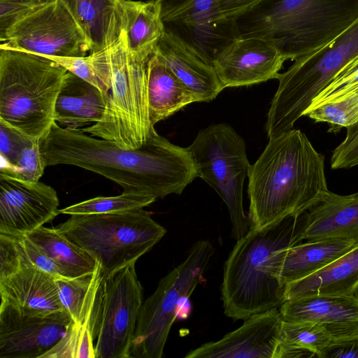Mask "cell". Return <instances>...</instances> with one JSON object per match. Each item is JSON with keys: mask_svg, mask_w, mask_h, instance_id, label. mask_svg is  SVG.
Returning <instances> with one entry per match:
<instances>
[{"mask_svg": "<svg viewBox=\"0 0 358 358\" xmlns=\"http://www.w3.org/2000/svg\"><path fill=\"white\" fill-rule=\"evenodd\" d=\"M45 167L39 141H32L21 151L13 165L1 166L0 173L24 181L38 182Z\"/></svg>", "mask_w": 358, "mask_h": 358, "instance_id": "obj_34", "label": "cell"}, {"mask_svg": "<svg viewBox=\"0 0 358 358\" xmlns=\"http://www.w3.org/2000/svg\"><path fill=\"white\" fill-rule=\"evenodd\" d=\"M11 237L17 252L25 260L55 278H62L54 263L25 235Z\"/></svg>", "mask_w": 358, "mask_h": 358, "instance_id": "obj_39", "label": "cell"}, {"mask_svg": "<svg viewBox=\"0 0 358 358\" xmlns=\"http://www.w3.org/2000/svg\"><path fill=\"white\" fill-rule=\"evenodd\" d=\"M1 303L26 314L64 310L55 278L36 268L17 252L10 236L0 234Z\"/></svg>", "mask_w": 358, "mask_h": 358, "instance_id": "obj_14", "label": "cell"}, {"mask_svg": "<svg viewBox=\"0 0 358 358\" xmlns=\"http://www.w3.org/2000/svg\"><path fill=\"white\" fill-rule=\"evenodd\" d=\"M122 5L129 57L148 62L164 32L159 6L155 0H122Z\"/></svg>", "mask_w": 358, "mask_h": 358, "instance_id": "obj_27", "label": "cell"}, {"mask_svg": "<svg viewBox=\"0 0 358 358\" xmlns=\"http://www.w3.org/2000/svg\"><path fill=\"white\" fill-rule=\"evenodd\" d=\"M358 55V19L327 46L301 57L277 78L268 110L271 119L292 129L338 71Z\"/></svg>", "mask_w": 358, "mask_h": 358, "instance_id": "obj_9", "label": "cell"}, {"mask_svg": "<svg viewBox=\"0 0 358 358\" xmlns=\"http://www.w3.org/2000/svg\"><path fill=\"white\" fill-rule=\"evenodd\" d=\"M248 177L251 228L300 216L329 192L324 157L299 129L270 138Z\"/></svg>", "mask_w": 358, "mask_h": 358, "instance_id": "obj_2", "label": "cell"}, {"mask_svg": "<svg viewBox=\"0 0 358 358\" xmlns=\"http://www.w3.org/2000/svg\"><path fill=\"white\" fill-rule=\"evenodd\" d=\"M45 2L52 1V0H43Z\"/></svg>", "mask_w": 358, "mask_h": 358, "instance_id": "obj_42", "label": "cell"}, {"mask_svg": "<svg viewBox=\"0 0 358 358\" xmlns=\"http://www.w3.org/2000/svg\"><path fill=\"white\" fill-rule=\"evenodd\" d=\"M303 215L262 228L252 227L236 241L224 264L221 299L234 320L280 308L286 286L279 278L284 251L301 243Z\"/></svg>", "mask_w": 358, "mask_h": 358, "instance_id": "obj_3", "label": "cell"}, {"mask_svg": "<svg viewBox=\"0 0 358 358\" xmlns=\"http://www.w3.org/2000/svg\"><path fill=\"white\" fill-rule=\"evenodd\" d=\"M358 243L343 239L307 241L287 248L282 257L279 278L287 284L304 278L335 259H338Z\"/></svg>", "mask_w": 358, "mask_h": 358, "instance_id": "obj_28", "label": "cell"}, {"mask_svg": "<svg viewBox=\"0 0 358 358\" xmlns=\"http://www.w3.org/2000/svg\"><path fill=\"white\" fill-rule=\"evenodd\" d=\"M55 228L99 264L103 278L136 263L166 233L143 208L120 213L71 215Z\"/></svg>", "mask_w": 358, "mask_h": 358, "instance_id": "obj_6", "label": "cell"}, {"mask_svg": "<svg viewBox=\"0 0 358 358\" xmlns=\"http://www.w3.org/2000/svg\"><path fill=\"white\" fill-rule=\"evenodd\" d=\"M109 94L68 71L55 107V120L66 127L99 122L106 111Z\"/></svg>", "mask_w": 358, "mask_h": 358, "instance_id": "obj_23", "label": "cell"}, {"mask_svg": "<svg viewBox=\"0 0 358 358\" xmlns=\"http://www.w3.org/2000/svg\"><path fill=\"white\" fill-rule=\"evenodd\" d=\"M103 278L97 263L78 317L71 320L64 337L43 358H95V329Z\"/></svg>", "mask_w": 358, "mask_h": 358, "instance_id": "obj_26", "label": "cell"}, {"mask_svg": "<svg viewBox=\"0 0 358 358\" xmlns=\"http://www.w3.org/2000/svg\"><path fill=\"white\" fill-rule=\"evenodd\" d=\"M279 310L283 321L321 325L332 341L358 337V293L287 300Z\"/></svg>", "mask_w": 358, "mask_h": 358, "instance_id": "obj_19", "label": "cell"}, {"mask_svg": "<svg viewBox=\"0 0 358 358\" xmlns=\"http://www.w3.org/2000/svg\"><path fill=\"white\" fill-rule=\"evenodd\" d=\"M59 205L57 192L50 185L0 173V234H29L54 220Z\"/></svg>", "mask_w": 358, "mask_h": 358, "instance_id": "obj_16", "label": "cell"}, {"mask_svg": "<svg viewBox=\"0 0 358 358\" xmlns=\"http://www.w3.org/2000/svg\"><path fill=\"white\" fill-rule=\"evenodd\" d=\"M237 329L187 353L185 358H276L283 322L280 310L252 315Z\"/></svg>", "mask_w": 358, "mask_h": 358, "instance_id": "obj_18", "label": "cell"}, {"mask_svg": "<svg viewBox=\"0 0 358 358\" xmlns=\"http://www.w3.org/2000/svg\"><path fill=\"white\" fill-rule=\"evenodd\" d=\"M331 341L328 331L318 324L311 322H282L280 344L285 347L307 350L321 358Z\"/></svg>", "mask_w": 358, "mask_h": 358, "instance_id": "obj_33", "label": "cell"}, {"mask_svg": "<svg viewBox=\"0 0 358 358\" xmlns=\"http://www.w3.org/2000/svg\"><path fill=\"white\" fill-rule=\"evenodd\" d=\"M85 32L90 52L113 44L123 30L122 0H62Z\"/></svg>", "mask_w": 358, "mask_h": 358, "instance_id": "obj_25", "label": "cell"}, {"mask_svg": "<svg viewBox=\"0 0 358 358\" xmlns=\"http://www.w3.org/2000/svg\"><path fill=\"white\" fill-rule=\"evenodd\" d=\"M358 19V0H264L234 20L238 37L271 42L285 59L327 46Z\"/></svg>", "mask_w": 358, "mask_h": 358, "instance_id": "obj_4", "label": "cell"}, {"mask_svg": "<svg viewBox=\"0 0 358 358\" xmlns=\"http://www.w3.org/2000/svg\"><path fill=\"white\" fill-rule=\"evenodd\" d=\"M156 199L148 194L122 192L113 196H97L59 209L66 215L110 214L128 212L143 208Z\"/></svg>", "mask_w": 358, "mask_h": 358, "instance_id": "obj_32", "label": "cell"}, {"mask_svg": "<svg viewBox=\"0 0 358 358\" xmlns=\"http://www.w3.org/2000/svg\"><path fill=\"white\" fill-rule=\"evenodd\" d=\"M54 263L64 278H75L92 274L97 262L55 227H41L25 234Z\"/></svg>", "mask_w": 358, "mask_h": 358, "instance_id": "obj_30", "label": "cell"}, {"mask_svg": "<svg viewBox=\"0 0 358 358\" xmlns=\"http://www.w3.org/2000/svg\"><path fill=\"white\" fill-rule=\"evenodd\" d=\"M44 2L43 0H0V38Z\"/></svg>", "mask_w": 358, "mask_h": 358, "instance_id": "obj_38", "label": "cell"}, {"mask_svg": "<svg viewBox=\"0 0 358 358\" xmlns=\"http://www.w3.org/2000/svg\"><path fill=\"white\" fill-rule=\"evenodd\" d=\"M264 0H218L221 15L226 20L234 22Z\"/></svg>", "mask_w": 358, "mask_h": 358, "instance_id": "obj_41", "label": "cell"}, {"mask_svg": "<svg viewBox=\"0 0 358 358\" xmlns=\"http://www.w3.org/2000/svg\"><path fill=\"white\" fill-rule=\"evenodd\" d=\"M215 252L208 241H198L187 257L162 278L155 291L143 302L130 349V358H161L182 302L202 280Z\"/></svg>", "mask_w": 358, "mask_h": 358, "instance_id": "obj_8", "label": "cell"}, {"mask_svg": "<svg viewBox=\"0 0 358 358\" xmlns=\"http://www.w3.org/2000/svg\"><path fill=\"white\" fill-rule=\"evenodd\" d=\"M164 31L182 40L213 66L217 55L238 38L234 22L224 19L218 0H155Z\"/></svg>", "mask_w": 358, "mask_h": 358, "instance_id": "obj_13", "label": "cell"}, {"mask_svg": "<svg viewBox=\"0 0 358 358\" xmlns=\"http://www.w3.org/2000/svg\"><path fill=\"white\" fill-rule=\"evenodd\" d=\"M322 103V117L331 129L339 131L358 122V55L338 71L307 110Z\"/></svg>", "mask_w": 358, "mask_h": 358, "instance_id": "obj_24", "label": "cell"}, {"mask_svg": "<svg viewBox=\"0 0 358 358\" xmlns=\"http://www.w3.org/2000/svg\"><path fill=\"white\" fill-rule=\"evenodd\" d=\"M346 129L345 138L332 152L331 166L334 169L358 165V122Z\"/></svg>", "mask_w": 358, "mask_h": 358, "instance_id": "obj_37", "label": "cell"}, {"mask_svg": "<svg viewBox=\"0 0 358 358\" xmlns=\"http://www.w3.org/2000/svg\"><path fill=\"white\" fill-rule=\"evenodd\" d=\"M358 293V244L317 272L286 286L287 300Z\"/></svg>", "mask_w": 358, "mask_h": 358, "instance_id": "obj_22", "label": "cell"}, {"mask_svg": "<svg viewBox=\"0 0 358 358\" xmlns=\"http://www.w3.org/2000/svg\"><path fill=\"white\" fill-rule=\"evenodd\" d=\"M32 140L0 121L1 166L13 165Z\"/></svg>", "mask_w": 358, "mask_h": 358, "instance_id": "obj_36", "label": "cell"}, {"mask_svg": "<svg viewBox=\"0 0 358 358\" xmlns=\"http://www.w3.org/2000/svg\"><path fill=\"white\" fill-rule=\"evenodd\" d=\"M71 322L64 310L26 314L0 305V358H43L64 337Z\"/></svg>", "mask_w": 358, "mask_h": 358, "instance_id": "obj_15", "label": "cell"}, {"mask_svg": "<svg viewBox=\"0 0 358 358\" xmlns=\"http://www.w3.org/2000/svg\"><path fill=\"white\" fill-rule=\"evenodd\" d=\"M67 72L45 56L0 48V121L32 141L45 137Z\"/></svg>", "mask_w": 358, "mask_h": 358, "instance_id": "obj_5", "label": "cell"}, {"mask_svg": "<svg viewBox=\"0 0 358 358\" xmlns=\"http://www.w3.org/2000/svg\"><path fill=\"white\" fill-rule=\"evenodd\" d=\"M150 119L155 126L184 106L196 102L192 94L154 53L147 64Z\"/></svg>", "mask_w": 358, "mask_h": 358, "instance_id": "obj_29", "label": "cell"}, {"mask_svg": "<svg viewBox=\"0 0 358 358\" xmlns=\"http://www.w3.org/2000/svg\"><path fill=\"white\" fill-rule=\"evenodd\" d=\"M198 177L209 185L226 204L236 241L250 230L243 210V189L250 164L243 138L229 124H211L199 131L188 147Z\"/></svg>", "mask_w": 358, "mask_h": 358, "instance_id": "obj_10", "label": "cell"}, {"mask_svg": "<svg viewBox=\"0 0 358 358\" xmlns=\"http://www.w3.org/2000/svg\"><path fill=\"white\" fill-rule=\"evenodd\" d=\"M321 358H358V337L331 341Z\"/></svg>", "mask_w": 358, "mask_h": 358, "instance_id": "obj_40", "label": "cell"}, {"mask_svg": "<svg viewBox=\"0 0 358 358\" xmlns=\"http://www.w3.org/2000/svg\"><path fill=\"white\" fill-rule=\"evenodd\" d=\"M109 50L111 88L106 111L99 122L80 130L113 141L121 148L136 149L157 132L149 113L148 62L130 58L124 29Z\"/></svg>", "mask_w": 358, "mask_h": 358, "instance_id": "obj_7", "label": "cell"}, {"mask_svg": "<svg viewBox=\"0 0 358 358\" xmlns=\"http://www.w3.org/2000/svg\"><path fill=\"white\" fill-rule=\"evenodd\" d=\"M301 239H343L358 243V192H329L303 215Z\"/></svg>", "mask_w": 358, "mask_h": 358, "instance_id": "obj_21", "label": "cell"}, {"mask_svg": "<svg viewBox=\"0 0 358 358\" xmlns=\"http://www.w3.org/2000/svg\"><path fill=\"white\" fill-rule=\"evenodd\" d=\"M155 54L192 94L196 102H209L224 89L213 66L173 34L164 31Z\"/></svg>", "mask_w": 358, "mask_h": 358, "instance_id": "obj_20", "label": "cell"}, {"mask_svg": "<svg viewBox=\"0 0 358 358\" xmlns=\"http://www.w3.org/2000/svg\"><path fill=\"white\" fill-rule=\"evenodd\" d=\"M285 60L268 40L238 37L217 55L213 66L224 89L276 79Z\"/></svg>", "mask_w": 358, "mask_h": 358, "instance_id": "obj_17", "label": "cell"}, {"mask_svg": "<svg viewBox=\"0 0 358 358\" xmlns=\"http://www.w3.org/2000/svg\"><path fill=\"white\" fill-rule=\"evenodd\" d=\"M46 57L57 62L68 71L95 86L103 94H109L111 88L109 46L83 57Z\"/></svg>", "mask_w": 358, "mask_h": 358, "instance_id": "obj_31", "label": "cell"}, {"mask_svg": "<svg viewBox=\"0 0 358 358\" xmlns=\"http://www.w3.org/2000/svg\"><path fill=\"white\" fill-rule=\"evenodd\" d=\"M0 48L45 57H75L90 53L88 39L62 0L44 2L0 38Z\"/></svg>", "mask_w": 358, "mask_h": 358, "instance_id": "obj_12", "label": "cell"}, {"mask_svg": "<svg viewBox=\"0 0 358 358\" xmlns=\"http://www.w3.org/2000/svg\"><path fill=\"white\" fill-rule=\"evenodd\" d=\"M39 146L45 166H78L117 183L124 192L156 199L180 194L198 177L188 148L174 145L157 132L141 147L126 149L79 128H63L55 121Z\"/></svg>", "mask_w": 358, "mask_h": 358, "instance_id": "obj_1", "label": "cell"}, {"mask_svg": "<svg viewBox=\"0 0 358 358\" xmlns=\"http://www.w3.org/2000/svg\"><path fill=\"white\" fill-rule=\"evenodd\" d=\"M93 275L94 273L75 278H55L62 306L72 320L79 315Z\"/></svg>", "mask_w": 358, "mask_h": 358, "instance_id": "obj_35", "label": "cell"}, {"mask_svg": "<svg viewBox=\"0 0 358 358\" xmlns=\"http://www.w3.org/2000/svg\"><path fill=\"white\" fill-rule=\"evenodd\" d=\"M143 292L135 263L103 278L95 329V358H130Z\"/></svg>", "mask_w": 358, "mask_h": 358, "instance_id": "obj_11", "label": "cell"}]
</instances>
